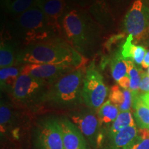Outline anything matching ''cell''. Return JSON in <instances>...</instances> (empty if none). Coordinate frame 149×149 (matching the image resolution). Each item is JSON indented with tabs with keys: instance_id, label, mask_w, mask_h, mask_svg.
Masks as SVG:
<instances>
[{
	"instance_id": "1",
	"label": "cell",
	"mask_w": 149,
	"mask_h": 149,
	"mask_svg": "<svg viewBox=\"0 0 149 149\" xmlns=\"http://www.w3.org/2000/svg\"><path fill=\"white\" fill-rule=\"evenodd\" d=\"M61 37L85 58L102 46L103 30L86 9L69 7L61 22Z\"/></svg>"
},
{
	"instance_id": "2",
	"label": "cell",
	"mask_w": 149,
	"mask_h": 149,
	"mask_svg": "<svg viewBox=\"0 0 149 149\" xmlns=\"http://www.w3.org/2000/svg\"><path fill=\"white\" fill-rule=\"evenodd\" d=\"M85 57L61 37L22 48L18 55L17 65L57 64L74 68H83Z\"/></svg>"
},
{
	"instance_id": "3",
	"label": "cell",
	"mask_w": 149,
	"mask_h": 149,
	"mask_svg": "<svg viewBox=\"0 0 149 149\" xmlns=\"http://www.w3.org/2000/svg\"><path fill=\"white\" fill-rule=\"evenodd\" d=\"M9 38L21 48L59 37L37 4L13 18L9 26Z\"/></svg>"
},
{
	"instance_id": "4",
	"label": "cell",
	"mask_w": 149,
	"mask_h": 149,
	"mask_svg": "<svg viewBox=\"0 0 149 149\" xmlns=\"http://www.w3.org/2000/svg\"><path fill=\"white\" fill-rule=\"evenodd\" d=\"M84 68L68 72L50 86L46 102L59 108L74 107L83 102L81 97Z\"/></svg>"
},
{
	"instance_id": "5",
	"label": "cell",
	"mask_w": 149,
	"mask_h": 149,
	"mask_svg": "<svg viewBox=\"0 0 149 149\" xmlns=\"http://www.w3.org/2000/svg\"><path fill=\"white\" fill-rule=\"evenodd\" d=\"M51 86L27 74H20L11 94L15 100L28 107H37L46 102Z\"/></svg>"
},
{
	"instance_id": "6",
	"label": "cell",
	"mask_w": 149,
	"mask_h": 149,
	"mask_svg": "<svg viewBox=\"0 0 149 149\" xmlns=\"http://www.w3.org/2000/svg\"><path fill=\"white\" fill-rule=\"evenodd\" d=\"M109 88L104 82L103 77L92 61L86 69L81 97L86 105L93 112H97L105 102Z\"/></svg>"
},
{
	"instance_id": "7",
	"label": "cell",
	"mask_w": 149,
	"mask_h": 149,
	"mask_svg": "<svg viewBox=\"0 0 149 149\" xmlns=\"http://www.w3.org/2000/svg\"><path fill=\"white\" fill-rule=\"evenodd\" d=\"M124 30L134 41L144 38L149 32V7L144 0H135L124 19Z\"/></svg>"
},
{
	"instance_id": "8",
	"label": "cell",
	"mask_w": 149,
	"mask_h": 149,
	"mask_svg": "<svg viewBox=\"0 0 149 149\" xmlns=\"http://www.w3.org/2000/svg\"><path fill=\"white\" fill-rule=\"evenodd\" d=\"M71 120L93 148H99L102 146L107 135L101 130L98 117L94 113L82 112L74 113L71 115Z\"/></svg>"
},
{
	"instance_id": "9",
	"label": "cell",
	"mask_w": 149,
	"mask_h": 149,
	"mask_svg": "<svg viewBox=\"0 0 149 149\" xmlns=\"http://www.w3.org/2000/svg\"><path fill=\"white\" fill-rule=\"evenodd\" d=\"M35 145L37 149H64L58 120L48 118L39 124Z\"/></svg>"
},
{
	"instance_id": "10",
	"label": "cell",
	"mask_w": 149,
	"mask_h": 149,
	"mask_svg": "<svg viewBox=\"0 0 149 149\" xmlns=\"http://www.w3.org/2000/svg\"><path fill=\"white\" fill-rule=\"evenodd\" d=\"M76 69L66 65L24 64L21 66V74L30 75L51 86L64 74Z\"/></svg>"
},
{
	"instance_id": "11",
	"label": "cell",
	"mask_w": 149,
	"mask_h": 149,
	"mask_svg": "<svg viewBox=\"0 0 149 149\" xmlns=\"http://www.w3.org/2000/svg\"><path fill=\"white\" fill-rule=\"evenodd\" d=\"M37 5L42 9L55 34L61 37V22L70 7L67 0H45Z\"/></svg>"
},
{
	"instance_id": "12",
	"label": "cell",
	"mask_w": 149,
	"mask_h": 149,
	"mask_svg": "<svg viewBox=\"0 0 149 149\" xmlns=\"http://www.w3.org/2000/svg\"><path fill=\"white\" fill-rule=\"evenodd\" d=\"M87 10L103 30L109 34L115 28V17L109 0H90Z\"/></svg>"
},
{
	"instance_id": "13",
	"label": "cell",
	"mask_w": 149,
	"mask_h": 149,
	"mask_svg": "<svg viewBox=\"0 0 149 149\" xmlns=\"http://www.w3.org/2000/svg\"><path fill=\"white\" fill-rule=\"evenodd\" d=\"M58 120L64 149H88L84 137L72 121L66 118Z\"/></svg>"
},
{
	"instance_id": "14",
	"label": "cell",
	"mask_w": 149,
	"mask_h": 149,
	"mask_svg": "<svg viewBox=\"0 0 149 149\" xmlns=\"http://www.w3.org/2000/svg\"><path fill=\"white\" fill-rule=\"evenodd\" d=\"M21 48L11 39L1 40L0 46V66L1 68L17 65L18 55Z\"/></svg>"
},
{
	"instance_id": "15",
	"label": "cell",
	"mask_w": 149,
	"mask_h": 149,
	"mask_svg": "<svg viewBox=\"0 0 149 149\" xmlns=\"http://www.w3.org/2000/svg\"><path fill=\"white\" fill-rule=\"evenodd\" d=\"M109 100L118 108L120 112L130 111L133 107V95L130 90L123 89L119 85L113 86L109 92Z\"/></svg>"
},
{
	"instance_id": "16",
	"label": "cell",
	"mask_w": 149,
	"mask_h": 149,
	"mask_svg": "<svg viewBox=\"0 0 149 149\" xmlns=\"http://www.w3.org/2000/svg\"><path fill=\"white\" fill-rule=\"evenodd\" d=\"M120 114L118 108L113 104L110 100L104 102L103 105L97 111V117L100 122V126L102 132L108 135L113 123Z\"/></svg>"
},
{
	"instance_id": "17",
	"label": "cell",
	"mask_w": 149,
	"mask_h": 149,
	"mask_svg": "<svg viewBox=\"0 0 149 149\" xmlns=\"http://www.w3.org/2000/svg\"><path fill=\"white\" fill-rule=\"evenodd\" d=\"M136 126H129L121 130L113 136L109 137V146L108 148L112 149H126L134 140L137 135Z\"/></svg>"
},
{
	"instance_id": "18",
	"label": "cell",
	"mask_w": 149,
	"mask_h": 149,
	"mask_svg": "<svg viewBox=\"0 0 149 149\" xmlns=\"http://www.w3.org/2000/svg\"><path fill=\"white\" fill-rule=\"evenodd\" d=\"M133 95V108L137 125L139 128H149V107L141 98V93L132 92Z\"/></svg>"
},
{
	"instance_id": "19",
	"label": "cell",
	"mask_w": 149,
	"mask_h": 149,
	"mask_svg": "<svg viewBox=\"0 0 149 149\" xmlns=\"http://www.w3.org/2000/svg\"><path fill=\"white\" fill-rule=\"evenodd\" d=\"M21 74V66H17L1 68L0 85L1 90L12 93L17 80Z\"/></svg>"
},
{
	"instance_id": "20",
	"label": "cell",
	"mask_w": 149,
	"mask_h": 149,
	"mask_svg": "<svg viewBox=\"0 0 149 149\" xmlns=\"http://www.w3.org/2000/svg\"><path fill=\"white\" fill-rule=\"evenodd\" d=\"M4 12L15 18L36 5L35 0H1Z\"/></svg>"
},
{
	"instance_id": "21",
	"label": "cell",
	"mask_w": 149,
	"mask_h": 149,
	"mask_svg": "<svg viewBox=\"0 0 149 149\" xmlns=\"http://www.w3.org/2000/svg\"><path fill=\"white\" fill-rule=\"evenodd\" d=\"M110 64L112 77L115 81L118 82L122 77L127 75V63L123 58L120 49L112 55Z\"/></svg>"
},
{
	"instance_id": "22",
	"label": "cell",
	"mask_w": 149,
	"mask_h": 149,
	"mask_svg": "<svg viewBox=\"0 0 149 149\" xmlns=\"http://www.w3.org/2000/svg\"><path fill=\"white\" fill-rule=\"evenodd\" d=\"M134 126H136V124L131 113L130 111L120 112L110 128L107 135L108 137L113 136L124 128Z\"/></svg>"
},
{
	"instance_id": "23",
	"label": "cell",
	"mask_w": 149,
	"mask_h": 149,
	"mask_svg": "<svg viewBox=\"0 0 149 149\" xmlns=\"http://www.w3.org/2000/svg\"><path fill=\"white\" fill-rule=\"evenodd\" d=\"M15 120V115L12 107L8 104L1 102L0 107V126L1 136L4 135L12 127Z\"/></svg>"
},
{
	"instance_id": "24",
	"label": "cell",
	"mask_w": 149,
	"mask_h": 149,
	"mask_svg": "<svg viewBox=\"0 0 149 149\" xmlns=\"http://www.w3.org/2000/svg\"><path fill=\"white\" fill-rule=\"evenodd\" d=\"M126 63L128 68L127 74L130 78V91L131 92H138L141 82V70L137 69L133 61L128 59Z\"/></svg>"
},
{
	"instance_id": "25",
	"label": "cell",
	"mask_w": 149,
	"mask_h": 149,
	"mask_svg": "<svg viewBox=\"0 0 149 149\" xmlns=\"http://www.w3.org/2000/svg\"><path fill=\"white\" fill-rule=\"evenodd\" d=\"M126 149H149V128H139L136 137Z\"/></svg>"
},
{
	"instance_id": "26",
	"label": "cell",
	"mask_w": 149,
	"mask_h": 149,
	"mask_svg": "<svg viewBox=\"0 0 149 149\" xmlns=\"http://www.w3.org/2000/svg\"><path fill=\"white\" fill-rule=\"evenodd\" d=\"M146 51L142 46H136L133 54V61L137 65H141L146 55Z\"/></svg>"
},
{
	"instance_id": "27",
	"label": "cell",
	"mask_w": 149,
	"mask_h": 149,
	"mask_svg": "<svg viewBox=\"0 0 149 149\" xmlns=\"http://www.w3.org/2000/svg\"><path fill=\"white\" fill-rule=\"evenodd\" d=\"M141 91L142 93H149V76L146 72H141V82L139 85V93Z\"/></svg>"
},
{
	"instance_id": "28",
	"label": "cell",
	"mask_w": 149,
	"mask_h": 149,
	"mask_svg": "<svg viewBox=\"0 0 149 149\" xmlns=\"http://www.w3.org/2000/svg\"><path fill=\"white\" fill-rule=\"evenodd\" d=\"M70 7H77L87 10L90 4V0H67Z\"/></svg>"
},
{
	"instance_id": "29",
	"label": "cell",
	"mask_w": 149,
	"mask_h": 149,
	"mask_svg": "<svg viewBox=\"0 0 149 149\" xmlns=\"http://www.w3.org/2000/svg\"><path fill=\"white\" fill-rule=\"evenodd\" d=\"M118 85L123 89H126V90H130V78L127 75L124 76L122 77L120 81L117 82Z\"/></svg>"
},
{
	"instance_id": "30",
	"label": "cell",
	"mask_w": 149,
	"mask_h": 149,
	"mask_svg": "<svg viewBox=\"0 0 149 149\" xmlns=\"http://www.w3.org/2000/svg\"><path fill=\"white\" fill-rule=\"evenodd\" d=\"M109 1L110 2V4H111L113 13L115 15V10H117L119 8V7L122 4H123V3H125L127 0H109Z\"/></svg>"
},
{
	"instance_id": "31",
	"label": "cell",
	"mask_w": 149,
	"mask_h": 149,
	"mask_svg": "<svg viewBox=\"0 0 149 149\" xmlns=\"http://www.w3.org/2000/svg\"><path fill=\"white\" fill-rule=\"evenodd\" d=\"M141 66L144 68H149V51H146L144 60H143L142 64H141Z\"/></svg>"
},
{
	"instance_id": "32",
	"label": "cell",
	"mask_w": 149,
	"mask_h": 149,
	"mask_svg": "<svg viewBox=\"0 0 149 149\" xmlns=\"http://www.w3.org/2000/svg\"><path fill=\"white\" fill-rule=\"evenodd\" d=\"M141 100H142V101L144 102L148 107H149V93L141 94Z\"/></svg>"
},
{
	"instance_id": "33",
	"label": "cell",
	"mask_w": 149,
	"mask_h": 149,
	"mask_svg": "<svg viewBox=\"0 0 149 149\" xmlns=\"http://www.w3.org/2000/svg\"><path fill=\"white\" fill-rule=\"evenodd\" d=\"M45 1V0H35V1H36V4H37V3H39L42 2V1Z\"/></svg>"
},
{
	"instance_id": "34",
	"label": "cell",
	"mask_w": 149,
	"mask_h": 149,
	"mask_svg": "<svg viewBox=\"0 0 149 149\" xmlns=\"http://www.w3.org/2000/svg\"><path fill=\"white\" fill-rule=\"evenodd\" d=\"M147 74H148V75L149 76V68H148V72H147Z\"/></svg>"
},
{
	"instance_id": "35",
	"label": "cell",
	"mask_w": 149,
	"mask_h": 149,
	"mask_svg": "<svg viewBox=\"0 0 149 149\" xmlns=\"http://www.w3.org/2000/svg\"><path fill=\"white\" fill-rule=\"evenodd\" d=\"M106 149H112V148H106Z\"/></svg>"
}]
</instances>
